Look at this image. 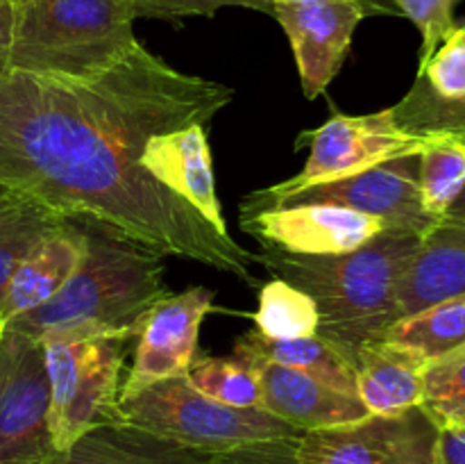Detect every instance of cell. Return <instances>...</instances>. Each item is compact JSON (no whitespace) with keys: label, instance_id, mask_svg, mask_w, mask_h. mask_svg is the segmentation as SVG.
I'll return each mask as SVG.
<instances>
[{"label":"cell","instance_id":"obj_1","mask_svg":"<svg viewBox=\"0 0 465 464\" xmlns=\"http://www.w3.org/2000/svg\"><path fill=\"white\" fill-rule=\"evenodd\" d=\"M234 96L230 85L180 71L141 41L89 80L0 68V182L59 218L254 285L257 255L141 166L154 135L204 126Z\"/></svg>","mask_w":465,"mask_h":464},{"label":"cell","instance_id":"obj_2","mask_svg":"<svg viewBox=\"0 0 465 464\" xmlns=\"http://www.w3.org/2000/svg\"><path fill=\"white\" fill-rule=\"evenodd\" d=\"M82 226L86 235L84 253L62 291L5 328L25 332L41 344L134 341L150 309L171 294L163 280V257L94 223Z\"/></svg>","mask_w":465,"mask_h":464},{"label":"cell","instance_id":"obj_3","mask_svg":"<svg viewBox=\"0 0 465 464\" xmlns=\"http://www.w3.org/2000/svg\"><path fill=\"white\" fill-rule=\"evenodd\" d=\"M420 237L384 230L350 253L289 255L262 248L259 262L275 277L312 296L321 314L318 335L352 362L359 348L381 339L402 318L398 285Z\"/></svg>","mask_w":465,"mask_h":464},{"label":"cell","instance_id":"obj_4","mask_svg":"<svg viewBox=\"0 0 465 464\" xmlns=\"http://www.w3.org/2000/svg\"><path fill=\"white\" fill-rule=\"evenodd\" d=\"M134 21V0H25L14 9L12 41L0 68L89 80L139 44Z\"/></svg>","mask_w":465,"mask_h":464},{"label":"cell","instance_id":"obj_5","mask_svg":"<svg viewBox=\"0 0 465 464\" xmlns=\"http://www.w3.org/2000/svg\"><path fill=\"white\" fill-rule=\"evenodd\" d=\"M121 419L212 455L257 441L302 435L298 428L262 408H232L200 394L186 380V373L123 398Z\"/></svg>","mask_w":465,"mask_h":464},{"label":"cell","instance_id":"obj_6","mask_svg":"<svg viewBox=\"0 0 465 464\" xmlns=\"http://www.w3.org/2000/svg\"><path fill=\"white\" fill-rule=\"evenodd\" d=\"M302 136H307L312 144V153L302 171L293 177H286L284 182L245 196L241 212L280 207L291 196L309 187L345 180L400 157H416L431 139L398 127L391 107L361 116L334 114L330 121L316 130L304 132Z\"/></svg>","mask_w":465,"mask_h":464},{"label":"cell","instance_id":"obj_7","mask_svg":"<svg viewBox=\"0 0 465 464\" xmlns=\"http://www.w3.org/2000/svg\"><path fill=\"white\" fill-rule=\"evenodd\" d=\"M127 339L44 344L50 380V435L57 453L77 437L121 419V387Z\"/></svg>","mask_w":465,"mask_h":464},{"label":"cell","instance_id":"obj_8","mask_svg":"<svg viewBox=\"0 0 465 464\" xmlns=\"http://www.w3.org/2000/svg\"><path fill=\"white\" fill-rule=\"evenodd\" d=\"M50 380L44 344L3 328L0 332V464H53Z\"/></svg>","mask_w":465,"mask_h":464},{"label":"cell","instance_id":"obj_9","mask_svg":"<svg viewBox=\"0 0 465 464\" xmlns=\"http://www.w3.org/2000/svg\"><path fill=\"white\" fill-rule=\"evenodd\" d=\"M440 423L422 405L302 432L298 464H434Z\"/></svg>","mask_w":465,"mask_h":464},{"label":"cell","instance_id":"obj_10","mask_svg":"<svg viewBox=\"0 0 465 464\" xmlns=\"http://www.w3.org/2000/svg\"><path fill=\"white\" fill-rule=\"evenodd\" d=\"M241 227L257 239L262 248L289 255L350 253L386 230L380 218L330 203L243 209Z\"/></svg>","mask_w":465,"mask_h":464},{"label":"cell","instance_id":"obj_11","mask_svg":"<svg viewBox=\"0 0 465 464\" xmlns=\"http://www.w3.org/2000/svg\"><path fill=\"white\" fill-rule=\"evenodd\" d=\"M213 309V291L189 287L168 294L145 317L134 346V362L123 380L121 400L173 376H184L198 358V337L204 317Z\"/></svg>","mask_w":465,"mask_h":464},{"label":"cell","instance_id":"obj_12","mask_svg":"<svg viewBox=\"0 0 465 464\" xmlns=\"http://www.w3.org/2000/svg\"><path fill=\"white\" fill-rule=\"evenodd\" d=\"M366 16L359 0H304L272 7V18L289 39L302 94L309 100L325 94L339 76L354 30Z\"/></svg>","mask_w":465,"mask_h":464},{"label":"cell","instance_id":"obj_13","mask_svg":"<svg viewBox=\"0 0 465 464\" xmlns=\"http://www.w3.org/2000/svg\"><path fill=\"white\" fill-rule=\"evenodd\" d=\"M291 203L341 205L380 218L386 230L418 237H425L431 227L439 226V221L422 207L418 187V155L380 164L345 180L309 187L291 196L284 205Z\"/></svg>","mask_w":465,"mask_h":464},{"label":"cell","instance_id":"obj_14","mask_svg":"<svg viewBox=\"0 0 465 464\" xmlns=\"http://www.w3.org/2000/svg\"><path fill=\"white\" fill-rule=\"evenodd\" d=\"M141 166L163 189L186 200L218 232H230L218 200L212 150L204 126L193 123L180 130L154 135L143 146Z\"/></svg>","mask_w":465,"mask_h":464},{"label":"cell","instance_id":"obj_15","mask_svg":"<svg viewBox=\"0 0 465 464\" xmlns=\"http://www.w3.org/2000/svg\"><path fill=\"white\" fill-rule=\"evenodd\" d=\"M262 382V409L300 432L322 430L363 419L368 412L359 396L334 389L316 378L272 362L252 364Z\"/></svg>","mask_w":465,"mask_h":464},{"label":"cell","instance_id":"obj_16","mask_svg":"<svg viewBox=\"0 0 465 464\" xmlns=\"http://www.w3.org/2000/svg\"><path fill=\"white\" fill-rule=\"evenodd\" d=\"M86 235L80 221H68L53 227L39 244L23 257L9 280L0 303V326L16 321L27 312H35L62 291L68 277L75 273L84 253Z\"/></svg>","mask_w":465,"mask_h":464},{"label":"cell","instance_id":"obj_17","mask_svg":"<svg viewBox=\"0 0 465 464\" xmlns=\"http://www.w3.org/2000/svg\"><path fill=\"white\" fill-rule=\"evenodd\" d=\"M465 296V226L443 223L420 237L398 285L402 317Z\"/></svg>","mask_w":465,"mask_h":464},{"label":"cell","instance_id":"obj_18","mask_svg":"<svg viewBox=\"0 0 465 464\" xmlns=\"http://www.w3.org/2000/svg\"><path fill=\"white\" fill-rule=\"evenodd\" d=\"M212 453L191 449L130 421L95 426L77 437L53 464H207Z\"/></svg>","mask_w":465,"mask_h":464},{"label":"cell","instance_id":"obj_19","mask_svg":"<svg viewBox=\"0 0 465 464\" xmlns=\"http://www.w3.org/2000/svg\"><path fill=\"white\" fill-rule=\"evenodd\" d=\"M427 362L404 346L377 339L354 355V385L371 414H391L422 405Z\"/></svg>","mask_w":465,"mask_h":464},{"label":"cell","instance_id":"obj_20","mask_svg":"<svg viewBox=\"0 0 465 464\" xmlns=\"http://www.w3.org/2000/svg\"><path fill=\"white\" fill-rule=\"evenodd\" d=\"M234 358L248 364H282L307 373L334 389L357 396L352 362L321 335L302 337V339H268L262 332L250 330L236 341Z\"/></svg>","mask_w":465,"mask_h":464},{"label":"cell","instance_id":"obj_21","mask_svg":"<svg viewBox=\"0 0 465 464\" xmlns=\"http://www.w3.org/2000/svg\"><path fill=\"white\" fill-rule=\"evenodd\" d=\"M381 339L404 346L427 364L457 353L465 346V296L402 317L381 335Z\"/></svg>","mask_w":465,"mask_h":464},{"label":"cell","instance_id":"obj_22","mask_svg":"<svg viewBox=\"0 0 465 464\" xmlns=\"http://www.w3.org/2000/svg\"><path fill=\"white\" fill-rule=\"evenodd\" d=\"M422 207L440 223L465 189V144L459 136L434 135L418 155Z\"/></svg>","mask_w":465,"mask_h":464},{"label":"cell","instance_id":"obj_23","mask_svg":"<svg viewBox=\"0 0 465 464\" xmlns=\"http://www.w3.org/2000/svg\"><path fill=\"white\" fill-rule=\"evenodd\" d=\"M254 326L268 339H302L318 335L321 314L312 296L282 277H272L259 291Z\"/></svg>","mask_w":465,"mask_h":464},{"label":"cell","instance_id":"obj_24","mask_svg":"<svg viewBox=\"0 0 465 464\" xmlns=\"http://www.w3.org/2000/svg\"><path fill=\"white\" fill-rule=\"evenodd\" d=\"M62 221L57 214L27 198L0 209V303L23 257Z\"/></svg>","mask_w":465,"mask_h":464},{"label":"cell","instance_id":"obj_25","mask_svg":"<svg viewBox=\"0 0 465 464\" xmlns=\"http://www.w3.org/2000/svg\"><path fill=\"white\" fill-rule=\"evenodd\" d=\"M186 380L209 398L232 408H262V382L252 364L239 358H195Z\"/></svg>","mask_w":465,"mask_h":464},{"label":"cell","instance_id":"obj_26","mask_svg":"<svg viewBox=\"0 0 465 464\" xmlns=\"http://www.w3.org/2000/svg\"><path fill=\"white\" fill-rule=\"evenodd\" d=\"M391 112L398 127L411 135L465 136V96L443 98L422 77H416L411 91Z\"/></svg>","mask_w":465,"mask_h":464},{"label":"cell","instance_id":"obj_27","mask_svg":"<svg viewBox=\"0 0 465 464\" xmlns=\"http://www.w3.org/2000/svg\"><path fill=\"white\" fill-rule=\"evenodd\" d=\"M422 408L440 423L459 421L465 414V346L457 353L427 364Z\"/></svg>","mask_w":465,"mask_h":464},{"label":"cell","instance_id":"obj_28","mask_svg":"<svg viewBox=\"0 0 465 464\" xmlns=\"http://www.w3.org/2000/svg\"><path fill=\"white\" fill-rule=\"evenodd\" d=\"M418 77L443 98L465 96V23L440 41L430 59L418 68Z\"/></svg>","mask_w":465,"mask_h":464},{"label":"cell","instance_id":"obj_29","mask_svg":"<svg viewBox=\"0 0 465 464\" xmlns=\"http://www.w3.org/2000/svg\"><path fill=\"white\" fill-rule=\"evenodd\" d=\"M457 3L459 0H391L398 16H407L420 32V66L457 25L454 23Z\"/></svg>","mask_w":465,"mask_h":464},{"label":"cell","instance_id":"obj_30","mask_svg":"<svg viewBox=\"0 0 465 464\" xmlns=\"http://www.w3.org/2000/svg\"><path fill=\"white\" fill-rule=\"evenodd\" d=\"M136 18H163L175 21L184 16H216L221 9L243 7L271 14V7L262 0H134Z\"/></svg>","mask_w":465,"mask_h":464},{"label":"cell","instance_id":"obj_31","mask_svg":"<svg viewBox=\"0 0 465 464\" xmlns=\"http://www.w3.org/2000/svg\"><path fill=\"white\" fill-rule=\"evenodd\" d=\"M300 437L257 441V444H245L225 453H213L207 464H298Z\"/></svg>","mask_w":465,"mask_h":464},{"label":"cell","instance_id":"obj_32","mask_svg":"<svg viewBox=\"0 0 465 464\" xmlns=\"http://www.w3.org/2000/svg\"><path fill=\"white\" fill-rule=\"evenodd\" d=\"M14 9H16V5L12 0H0V62L7 55L9 41H12Z\"/></svg>","mask_w":465,"mask_h":464},{"label":"cell","instance_id":"obj_33","mask_svg":"<svg viewBox=\"0 0 465 464\" xmlns=\"http://www.w3.org/2000/svg\"><path fill=\"white\" fill-rule=\"evenodd\" d=\"M366 9L368 16H395V7L391 5V0H359Z\"/></svg>","mask_w":465,"mask_h":464},{"label":"cell","instance_id":"obj_34","mask_svg":"<svg viewBox=\"0 0 465 464\" xmlns=\"http://www.w3.org/2000/svg\"><path fill=\"white\" fill-rule=\"evenodd\" d=\"M443 223H452V226H465V189L461 191V196H459L457 200L452 203V207L448 209V214H445L443 218H440Z\"/></svg>","mask_w":465,"mask_h":464},{"label":"cell","instance_id":"obj_35","mask_svg":"<svg viewBox=\"0 0 465 464\" xmlns=\"http://www.w3.org/2000/svg\"><path fill=\"white\" fill-rule=\"evenodd\" d=\"M18 198H23V196L14 194L7 185H3V182H0V209L7 207V205H12V203H16Z\"/></svg>","mask_w":465,"mask_h":464},{"label":"cell","instance_id":"obj_36","mask_svg":"<svg viewBox=\"0 0 465 464\" xmlns=\"http://www.w3.org/2000/svg\"><path fill=\"white\" fill-rule=\"evenodd\" d=\"M262 3H266L268 7H271V16H272V7H275V5H286V3H304V0H262Z\"/></svg>","mask_w":465,"mask_h":464},{"label":"cell","instance_id":"obj_37","mask_svg":"<svg viewBox=\"0 0 465 464\" xmlns=\"http://www.w3.org/2000/svg\"><path fill=\"white\" fill-rule=\"evenodd\" d=\"M454 423H459V426H465V414L461 419H459V421H454Z\"/></svg>","mask_w":465,"mask_h":464},{"label":"cell","instance_id":"obj_38","mask_svg":"<svg viewBox=\"0 0 465 464\" xmlns=\"http://www.w3.org/2000/svg\"><path fill=\"white\" fill-rule=\"evenodd\" d=\"M12 3H14V5H18V3H25V0H12Z\"/></svg>","mask_w":465,"mask_h":464},{"label":"cell","instance_id":"obj_39","mask_svg":"<svg viewBox=\"0 0 465 464\" xmlns=\"http://www.w3.org/2000/svg\"><path fill=\"white\" fill-rule=\"evenodd\" d=\"M459 139H461V141H463V144H465V136H459Z\"/></svg>","mask_w":465,"mask_h":464},{"label":"cell","instance_id":"obj_40","mask_svg":"<svg viewBox=\"0 0 465 464\" xmlns=\"http://www.w3.org/2000/svg\"><path fill=\"white\" fill-rule=\"evenodd\" d=\"M0 332H3V328H0Z\"/></svg>","mask_w":465,"mask_h":464}]
</instances>
